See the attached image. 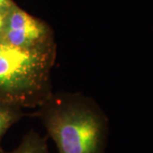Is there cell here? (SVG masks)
<instances>
[{
	"instance_id": "obj_5",
	"label": "cell",
	"mask_w": 153,
	"mask_h": 153,
	"mask_svg": "<svg viewBox=\"0 0 153 153\" xmlns=\"http://www.w3.org/2000/svg\"><path fill=\"white\" fill-rule=\"evenodd\" d=\"M22 107L0 100V150L1 140L12 125L24 117Z\"/></svg>"
},
{
	"instance_id": "obj_4",
	"label": "cell",
	"mask_w": 153,
	"mask_h": 153,
	"mask_svg": "<svg viewBox=\"0 0 153 153\" xmlns=\"http://www.w3.org/2000/svg\"><path fill=\"white\" fill-rule=\"evenodd\" d=\"M0 153H50L47 146V137H42L37 132L31 130L23 137L19 146L12 152L0 150Z\"/></svg>"
},
{
	"instance_id": "obj_1",
	"label": "cell",
	"mask_w": 153,
	"mask_h": 153,
	"mask_svg": "<svg viewBox=\"0 0 153 153\" xmlns=\"http://www.w3.org/2000/svg\"><path fill=\"white\" fill-rule=\"evenodd\" d=\"M59 153H105L108 118L93 99L81 93H52L38 107Z\"/></svg>"
},
{
	"instance_id": "obj_6",
	"label": "cell",
	"mask_w": 153,
	"mask_h": 153,
	"mask_svg": "<svg viewBox=\"0 0 153 153\" xmlns=\"http://www.w3.org/2000/svg\"><path fill=\"white\" fill-rule=\"evenodd\" d=\"M15 5L13 0H0V12H8Z\"/></svg>"
},
{
	"instance_id": "obj_7",
	"label": "cell",
	"mask_w": 153,
	"mask_h": 153,
	"mask_svg": "<svg viewBox=\"0 0 153 153\" xmlns=\"http://www.w3.org/2000/svg\"><path fill=\"white\" fill-rule=\"evenodd\" d=\"M7 13L8 12H0V42L2 41V38H3V33H4V26H5V19Z\"/></svg>"
},
{
	"instance_id": "obj_2",
	"label": "cell",
	"mask_w": 153,
	"mask_h": 153,
	"mask_svg": "<svg viewBox=\"0 0 153 153\" xmlns=\"http://www.w3.org/2000/svg\"><path fill=\"white\" fill-rule=\"evenodd\" d=\"M56 46L27 49L0 42V100L20 107H38L52 91Z\"/></svg>"
},
{
	"instance_id": "obj_3",
	"label": "cell",
	"mask_w": 153,
	"mask_h": 153,
	"mask_svg": "<svg viewBox=\"0 0 153 153\" xmlns=\"http://www.w3.org/2000/svg\"><path fill=\"white\" fill-rule=\"evenodd\" d=\"M2 41L22 49H45L56 46L52 30L43 21L13 6L6 15Z\"/></svg>"
}]
</instances>
